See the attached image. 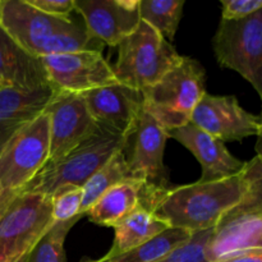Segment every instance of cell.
<instances>
[{
    "label": "cell",
    "instance_id": "cell-1",
    "mask_svg": "<svg viewBox=\"0 0 262 262\" xmlns=\"http://www.w3.org/2000/svg\"><path fill=\"white\" fill-rule=\"evenodd\" d=\"M248 187L247 164L239 174L215 182H194L184 186L156 189L146 207L155 211L170 227L189 232L214 229L223 215L242 200Z\"/></svg>",
    "mask_w": 262,
    "mask_h": 262
},
{
    "label": "cell",
    "instance_id": "cell-2",
    "mask_svg": "<svg viewBox=\"0 0 262 262\" xmlns=\"http://www.w3.org/2000/svg\"><path fill=\"white\" fill-rule=\"evenodd\" d=\"M124 143L125 138L119 133L99 125V129L74 150L46 164L18 194L35 193L51 199L64 188L82 187L118 151L123 150Z\"/></svg>",
    "mask_w": 262,
    "mask_h": 262
},
{
    "label": "cell",
    "instance_id": "cell-3",
    "mask_svg": "<svg viewBox=\"0 0 262 262\" xmlns=\"http://www.w3.org/2000/svg\"><path fill=\"white\" fill-rule=\"evenodd\" d=\"M141 92L143 110L169 132L191 122L206 94V72L199 60L183 56L176 68Z\"/></svg>",
    "mask_w": 262,
    "mask_h": 262
},
{
    "label": "cell",
    "instance_id": "cell-4",
    "mask_svg": "<svg viewBox=\"0 0 262 262\" xmlns=\"http://www.w3.org/2000/svg\"><path fill=\"white\" fill-rule=\"evenodd\" d=\"M246 164L248 187L242 200L212 229L207 245L210 262L241 251L262 248V159L255 156Z\"/></svg>",
    "mask_w": 262,
    "mask_h": 262
},
{
    "label": "cell",
    "instance_id": "cell-5",
    "mask_svg": "<svg viewBox=\"0 0 262 262\" xmlns=\"http://www.w3.org/2000/svg\"><path fill=\"white\" fill-rule=\"evenodd\" d=\"M118 48L117 63L113 67L115 77L138 91L160 81L183 59L171 42L143 20Z\"/></svg>",
    "mask_w": 262,
    "mask_h": 262
},
{
    "label": "cell",
    "instance_id": "cell-6",
    "mask_svg": "<svg viewBox=\"0 0 262 262\" xmlns=\"http://www.w3.org/2000/svg\"><path fill=\"white\" fill-rule=\"evenodd\" d=\"M49 154V117L43 110L20 128L0 152V216L48 164Z\"/></svg>",
    "mask_w": 262,
    "mask_h": 262
},
{
    "label": "cell",
    "instance_id": "cell-7",
    "mask_svg": "<svg viewBox=\"0 0 262 262\" xmlns=\"http://www.w3.org/2000/svg\"><path fill=\"white\" fill-rule=\"evenodd\" d=\"M212 50L220 67L237 72L253 87L262 105V9L243 19H220Z\"/></svg>",
    "mask_w": 262,
    "mask_h": 262
},
{
    "label": "cell",
    "instance_id": "cell-8",
    "mask_svg": "<svg viewBox=\"0 0 262 262\" xmlns=\"http://www.w3.org/2000/svg\"><path fill=\"white\" fill-rule=\"evenodd\" d=\"M53 225L50 197L18 194L0 216V262L28 255Z\"/></svg>",
    "mask_w": 262,
    "mask_h": 262
},
{
    "label": "cell",
    "instance_id": "cell-9",
    "mask_svg": "<svg viewBox=\"0 0 262 262\" xmlns=\"http://www.w3.org/2000/svg\"><path fill=\"white\" fill-rule=\"evenodd\" d=\"M168 130L143 110L135 129L125 138L123 154L128 168L147 188H169V170L164 164Z\"/></svg>",
    "mask_w": 262,
    "mask_h": 262
},
{
    "label": "cell",
    "instance_id": "cell-10",
    "mask_svg": "<svg viewBox=\"0 0 262 262\" xmlns=\"http://www.w3.org/2000/svg\"><path fill=\"white\" fill-rule=\"evenodd\" d=\"M45 113L49 117L50 133L48 163L66 156L99 129L81 94L56 91Z\"/></svg>",
    "mask_w": 262,
    "mask_h": 262
},
{
    "label": "cell",
    "instance_id": "cell-11",
    "mask_svg": "<svg viewBox=\"0 0 262 262\" xmlns=\"http://www.w3.org/2000/svg\"><path fill=\"white\" fill-rule=\"evenodd\" d=\"M191 123L223 143L241 142L260 133L262 117L247 112L233 95H204L192 114Z\"/></svg>",
    "mask_w": 262,
    "mask_h": 262
},
{
    "label": "cell",
    "instance_id": "cell-12",
    "mask_svg": "<svg viewBox=\"0 0 262 262\" xmlns=\"http://www.w3.org/2000/svg\"><path fill=\"white\" fill-rule=\"evenodd\" d=\"M42 61L51 86L58 91L84 94L118 82L113 67L97 51L49 55Z\"/></svg>",
    "mask_w": 262,
    "mask_h": 262
},
{
    "label": "cell",
    "instance_id": "cell-13",
    "mask_svg": "<svg viewBox=\"0 0 262 262\" xmlns=\"http://www.w3.org/2000/svg\"><path fill=\"white\" fill-rule=\"evenodd\" d=\"M71 19L72 15L53 17L40 12L27 0H0V27L20 48L36 56H40L43 45Z\"/></svg>",
    "mask_w": 262,
    "mask_h": 262
},
{
    "label": "cell",
    "instance_id": "cell-14",
    "mask_svg": "<svg viewBox=\"0 0 262 262\" xmlns=\"http://www.w3.org/2000/svg\"><path fill=\"white\" fill-rule=\"evenodd\" d=\"M81 95L95 122L124 138L135 129L143 112L142 92L120 82Z\"/></svg>",
    "mask_w": 262,
    "mask_h": 262
},
{
    "label": "cell",
    "instance_id": "cell-15",
    "mask_svg": "<svg viewBox=\"0 0 262 262\" xmlns=\"http://www.w3.org/2000/svg\"><path fill=\"white\" fill-rule=\"evenodd\" d=\"M140 0H74V12L104 45L118 46L140 25Z\"/></svg>",
    "mask_w": 262,
    "mask_h": 262
},
{
    "label": "cell",
    "instance_id": "cell-16",
    "mask_svg": "<svg viewBox=\"0 0 262 262\" xmlns=\"http://www.w3.org/2000/svg\"><path fill=\"white\" fill-rule=\"evenodd\" d=\"M168 135L169 138H174L191 151L192 155L199 160L202 170L199 179L201 183L230 178L245 169L246 161L233 156L225 143L193 123L189 122L183 127L169 130Z\"/></svg>",
    "mask_w": 262,
    "mask_h": 262
},
{
    "label": "cell",
    "instance_id": "cell-17",
    "mask_svg": "<svg viewBox=\"0 0 262 262\" xmlns=\"http://www.w3.org/2000/svg\"><path fill=\"white\" fill-rule=\"evenodd\" d=\"M0 84L35 91L51 86L42 58L20 48L0 27Z\"/></svg>",
    "mask_w": 262,
    "mask_h": 262
},
{
    "label": "cell",
    "instance_id": "cell-18",
    "mask_svg": "<svg viewBox=\"0 0 262 262\" xmlns=\"http://www.w3.org/2000/svg\"><path fill=\"white\" fill-rule=\"evenodd\" d=\"M56 91L53 86L35 91L12 87L0 90V152L20 128L46 109Z\"/></svg>",
    "mask_w": 262,
    "mask_h": 262
},
{
    "label": "cell",
    "instance_id": "cell-19",
    "mask_svg": "<svg viewBox=\"0 0 262 262\" xmlns=\"http://www.w3.org/2000/svg\"><path fill=\"white\" fill-rule=\"evenodd\" d=\"M145 183L125 181L107 189L87 211L86 216L100 227L115 228L128 215L143 206Z\"/></svg>",
    "mask_w": 262,
    "mask_h": 262
},
{
    "label": "cell",
    "instance_id": "cell-20",
    "mask_svg": "<svg viewBox=\"0 0 262 262\" xmlns=\"http://www.w3.org/2000/svg\"><path fill=\"white\" fill-rule=\"evenodd\" d=\"M168 228H170V225L161 219L155 211L145 206L138 207L114 228L115 234L113 246L102 260H110L129 252Z\"/></svg>",
    "mask_w": 262,
    "mask_h": 262
},
{
    "label": "cell",
    "instance_id": "cell-21",
    "mask_svg": "<svg viewBox=\"0 0 262 262\" xmlns=\"http://www.w3.org/2000/svg\"><path fill=\"white\" fill-rule=\"evenodd\" d=\"M125 181H137V179L130 173L123 150H120L82 186V193H83L82 214L86 216L92 205L107 189Z\"/></svg>",
    "mask_w": 262,
    "mask_h": 262
},
{
    "label": "cell",
    "instance_id": "cell-22",
    "mask_svg": "<svg viewBox=\"0 0 262 262\" xmlns=\"http://www.w3.org/2000/svg\"><path fill=\"white\" fill-rule=\"evenodd\" d=\"M193 233L182 228L170 227L161 232L156 237L151 238L143 245L138 246L135 250L125 252L123 255L117 256L110 260H104L107 262H158L166 255L184 245L191 239ZM102 260V258H101Z\"/></svg>",
    "mask_w": 262,
    "mask_h": 262
},
{
    "label": "cell",
    "instance_id": "cell-23",
    "mask_svg": "<svg viewBox=\"0 0 262 262\" xmlns=\"http://www.w3.org/2000/svg\"><path fill=\"white\" fill-rule=\"evenodd\" d=\"M184 0H140L141 20L155 28L170 42L183 15Z\"/></svg>",
    "mask_w": 262,
    "mask_h": 262
},
{
    "label": "cell",
    "instance_id": "cell-24",
    "mask_svg": "<svg viewBox=\"0 0 262 262\" xmlns=\"http://www.w3.org/2000/svg\"><path fill=\"white\" fill-rule=\"evenodd\" d=\"M82 217L67 223H55L28 256L27 262H67L64 243L69 230Z\"/></svg>",
    "mask_w": 262,
    "mask_h": 262
},
{
    "label": "cell",
    "instance_id": "cell-25",
    "mask_svg": "<svg viewBox=\"0 0 262 262\" xmlns=\"http://www.w3.org/2000/svg\"><path fill=\"white\" fill-rule=\"evenodd\" d=\"M82 201V187H68L54 194L51 197V216L54 224L71 222L76 217H83Z\"/></svg>",
    "mask_w": 262,
    "mask_h": 262
},
{
    "label": "cell",
    "instance_id": "cell-26",
    "mask_svg": "<svg viewBox=\"0 0 262 262\" xmlns=\"http://www.w3.org/2000/svg\"><path fill=\"white\" fill-rule=\"evenodd\" d=\"M212 229L194 232L191 239L179 246L158 262H210L207 258V245Z\"/></svg>",
    "mask_w": 262,
    "mask_h": 262
},
{
    "label": "cell",
    "instance_id": "cell-27",
    "mask_svg": "<svg viewBox=\"0 0 262 262\" xmlns=\"http://www.w3.org/2000/svg\"><path fill=\"white\" fill-rule=\"evenodd\" d=\"M222 19L238 20L262 9V0H222Z\"/></svg>",
    "mask_w": 262,
    "mask_h": 262
},
{
    "label": "cell",
    "instance_id": "cell-28",
    "mask_svg": "<svg viewBox=\"0 0 262 262\" xmlns=\"http://www.w3.org/2000/svg\"><path fill=\"white\" fill-rule=\"evenodd\" d=\"M33 8L53 17H71L74 0H27Z\"/></svg>",
    "mask_w": 262,
    "mask_h": 262
},
{
    "label": "cell",
    "instance_id": "cell-29",
    "mask_svg": "<svg viewBox=\"0 0 262 262\" xmlns=\"http://www.w3.org/2000/svg\"><path fill=\"white\" fill-rule=\"evenodd\" d=\"M215 262H262V248H251L232 253Z\"/></svg>",
    "mask_w": 262,
    "mask_h": 262
},
{
    "label": "cell",
    "instance_id": "cell-30",
    "mask_svg": "<svg viewBox=\"0 0 262 262\" xmlns=\"http://www.w3.org/2000/svg\"><path fill=\"white\" fill-rule=\"evenodd\" d=\"M255 151H256V156L262 159V128L260 130V133L257 135V140H256V145H255Z\"/></svg>",
    "mask_w": 262,
    "mask_h": 262
},
{
    "label": "cell",
    "instance_id": "cell-31",
    "mask_svg": "<svg viewBox=\"0 0 262 262\" xmlns=\"http://www.w3.org/2000/svg\"><path fill=\"white\" fill-rule=\"evenodd\" d=\"M79 262H107V261L101 260V258H100V260L94 261V260H91V258H90V257H87V256H84V257H82V260L79 261Z\"/></svg>",
    "mask_w": 262,
    "mask_h": 262
},
{
    "label": "cell",
    "instance_id": "cell-32",
    "mask_svg": "<svg viewBox=\"0 0 262 262\" xmlns=\"http://www.w3.org/2000/svg\"><path fill=\"white\" fill-rule=\"evenodd\" d=\"M31 253V252H30ZM30 253H28V255H26V256H23L22 258H20V260H18L17 262H27L28 261V256H30Z\"/></svg>",
    "mask_w": 262,
    "mask_h": 262
},
{
    "label": "cell",
    "instance_id": "cell-33",
    "mask_svg": "<svg viewBox=\"0 0 262 262\" xmlns=\"http://www.w3.org/2000/svg\"><path fill=\"white\" fill-rule=\"evenodd\" d=\"M3 89V86H2V84H0V90H2Z\"/></svg>",
    "mask_w": 262,
    "mask_h": 262
}]
</instances>
